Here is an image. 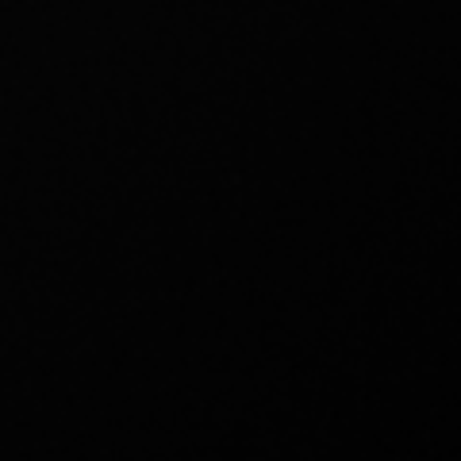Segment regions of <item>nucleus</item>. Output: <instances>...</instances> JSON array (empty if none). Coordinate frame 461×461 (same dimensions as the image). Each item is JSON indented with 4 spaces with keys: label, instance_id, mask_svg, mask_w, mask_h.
Listing matches in <instances>:
<instances>
[]
</instances>
